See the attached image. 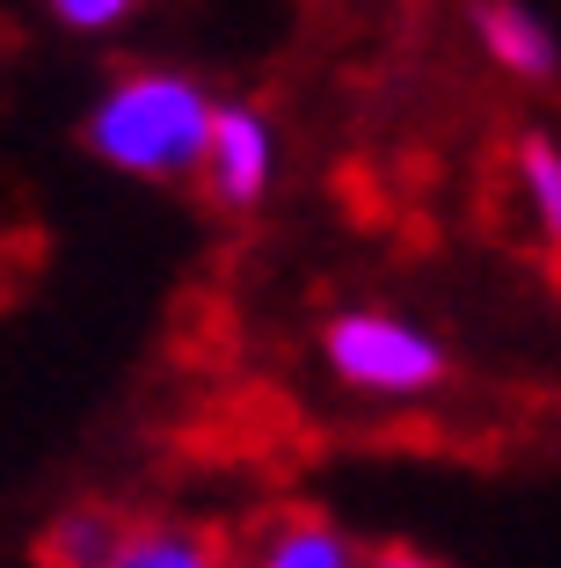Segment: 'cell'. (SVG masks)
<instances>
[{"mask_svg":"<svg viewBox=\"0 0 561 568\" xmlns=\"http://www.w3.org/2000/svg\"><path fill=\"white\" fill-rule=\"evenodd\" d=\"M102 568H233V547L198 518H132Z\"/></svg>","mask_w":561,"mask_h":568,"instance_id":"8992f818","label":"cell"},{"mask_svg":"<svg viewBox=\"0 0 561 568\" xmlns=\"http://www.w3.org/2000/svg\"><path fill=\"white\" fill-rule=\"evenodd\" d=\"M219 95L182 67H124L88 102V153L132 183H198Z\"/></svg>","mask_w":561,"mask_h":568,"instance_id":"6da1fadb","label":"cell"},{"mask_svg":"<svg viewBox=\"0 0 561 568\" xmlns=\"http://www.w3.org/2000/svg\"><path fill=\"white\" fill-rule=\"evenodd\" d=\"M233 568H364V547L329 510H278L241 539Z\"/></svg>","mask_w":561,"mask_h":568,"instance_id":"277c9868","label":"cell"},{"mask_svg":"<svg viewBox=\"0 0 561 568\" xmlns=\"http://www.w3.org/2000/svg\"><path fill=\"white\" fill-rule=\"evenodd\" d=\"M474 44H481L489 67H503L525 88H547L561 73V37L532 16L525 0H481L474 8Z\"/></svg>","mask_w":561,"mask_h":568,"instance_id":"5b68a950","label":"cell"},{"mask_svg":"<svg viewBox=\"0 0 561 568\" xmlns=\"http://www.w3.org/2000/svg\"><path fill=\"white\" fill-rule=\"evenodd\" d=\"M124 510L117 503H67L59 518L37 532V568H102L124 539Z\"/></svg>","mask_w":561,"mask_h":568,"instance_id":"52a82bcc","label":"cell"},{"mask_svg":"<svg viewBox=\"0 0 561 568\" xmlns=\"http://www.w3.org/2000/svg\"><path fill=\"white\" fill-rule=\"evenodd\" d=\"M364 568H445V561L423 547H364Z\"/></svg>","mask_w":561,"mask_h":568,"instance_id":"30bf717a","label":"cell"},{"mask_svg":"<svg viewBox=\"0 0 561 568\" xmlns=\"http://www.w3.org/2000/svg\"><path fill=\"white\" fill-rule=\"evenodd\" d=\"M321 365L335 386L350 394H372V402H415V394H438L445 386V343L409 314H387V306H343L321 328Z\"/></svg>","mask_w":561,"mask_h":568,"instance_id":"7a4b0ae2","label":"cell"},{"mask_svg":"<svg viewBox=\"0 0 561 568\" xmlns=\"http://www.w3.org/2000/svg\"><path fill=\"white\" fill-rule=\"evenodd\" d=\"M511 183H518V197H525L532 226L561 248V139H547V132L518 139L511 146Z\"/></svg>","mask_w":561,"mask_h":568,"instance_id":"ba28073f","label":"cell"},{"mask_svg":"<svg viewBox=\"0 0 561 568\" xmlns=\"http://www.w3.org/2000/svg\"><path fill=\"white\" fill-rule=\"evenodd\" d=\"M198 183H204V197H212L219 212H256V204L270 197V183H278V132H270L263 110L219 102Z\"/></svg>","mask_w":561,"mask_h":568,"instance_id":"3957f363","label":"cell"},{"mask_svg":"<svg viewBox=\"0 0 561 568\" xmlns=\"http://www.w3.org/2000/svg\"><path fill=\"white\" fill-rule=\"evenodd\" d=\"M44 8H51V22L73 30V37H110L117 22H132L139 0H44Z\"/></svg>","mask_w":561,"mask_h":568,"instance_id":"9c48e42d","label":"cell"}]
</instances>
